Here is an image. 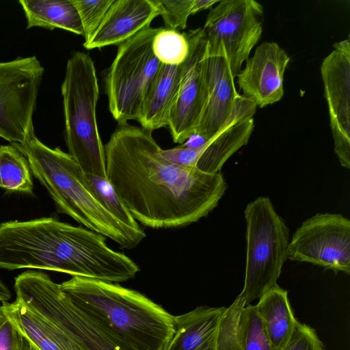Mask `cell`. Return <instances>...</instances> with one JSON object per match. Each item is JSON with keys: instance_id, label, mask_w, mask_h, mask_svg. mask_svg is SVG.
<instances>
[{"instance_id": "484cf974", "label": "cell", "mask_w": 350, "mask_h": 350, "mask_svg": "<svg viewBox=\"0 0 350 350\" xmlns=\"http://www.w3.org/2000/svg\"><path fill=\"white\" fill-rule=\"evenodd\" d=\"M84 180L92 195L115 218L131 228H140L107 178L84 174Z\"/></svg>"}, {"instance_id": "83f0119b", "label": "cell", "mask_w": 350, "mask_h": 350, "mask_svg": "<svg viewBox=\"0 0 350 350\" xmlns=\"http://www.w3.org/2000/svg\"><path fill=\"white\" fill-rule=\"evenodd\" d=\"M165 28L184 29L191 15L193 0H155Z\"/></svg>"}, {"instance_id": "4fadbf2b", "label": "cell", "mask_w": 350, "mask_h": 350, "mask_svg": "<svg viewBox=\"0 0 350 350\" xmlns=\"http://www.w3.org/2000/svg\"><path fill=\"white\" fill-rule=\"evenodd\" d=\"M185 34L189 52L182 64L180 89L167 126L174 142L180 144L195 133L208 96L207 42L204 29L199 27Z\"/></svg>"}, {"instance_id": "1f68e13d", "label": "cell", "mask_w": 350, "mask_h": 350, "mask_svg": "<svg viewBox=\"0 0 350 350\" xmlns=\"http://www.w3.org/2000/svg\"><path fill=\"white\" fill-rule=\"evenodd\" d=\"M11 297V293L8 287L0 280V301H8Z\"/></svg>"}, {"instance_id": "d6a6232c", "label": "cell", "mask_w": 350, "mask_h": 350, "mask_svg": "<svg viewBox=\"0 0 350 350\" xmlns=\"http://www.w3.org/2000/svg\"><path fill=\"white\" fill-rule=\"evenodd\" d=\"M30 341V340H29ZM30 345V350H40L39 348H38L34 344H33L31 342Z\"/></svg>"}, {"instance_id": "3957f363", "label": "cell", "mask_w": 350, "mask_h": 350, "mask_svg": "<svg viewBox=\"0 0 350 350\" xmlns=\"http://www.w3.org/2000/svg\"><path fill=\"white\" fill-rule=\"evenodd\" d=\"M60 286L77 308L126 350H163L175 332L174 316L137 291L80 276Z\"/></svg>"}, {"instance_id": "e0dca14e", "label": "cell", "mask_w": 350, "mask_h": 350, "mask_svg": "<svg viewBox=\"0 0 350 350\" xmlns=\"http://www.w3.org/2000/svg\"><path fill=\"white\" fill-rule=\"evenodd\" d=\"M256 109L254 101L240 95L223 128L208 141L196 168L209 174L220 172L225 162L247 144L254 128L253 116Z\"/></svg>"}, {"instance_id": "7a4b0ae2", "label": "cell", "mask_w": 350, "mask_h": 350, "mask_svg": "<svg viewBox=\"0 0 350 350\" xmlns=\"http://www.w3.org/2000/svg\"><path fill=\"white\" fill-rule=\"evenodd\" d=\"M66 273L118 283L135 277L137 265L106 243V237L53 217L0 224V269Z\"/></svg>"}, {"instance_id": "30bf717a", "label": "cell", "mask_w": 350, "mask_h": 350, "mask_svg": "<svg viewBox=\"0 0 350 350\" xmlns=\"http://www.w3.org/2000/svg\"><path fill=\"white\" fill-rule=\"evenodd\" d=\"M44 72L36 56L0 62V137L11 144L36 135L33 116Z\"/></svg>"}, {"instance_id": "8992f818", "label": "cell", "mask_w": 350, "mask_h": 350, "mask_svg": "<svg viewBox=\"0 0 350 350\" xmlns=\"http://www.w3.org/2000/svg\"><path fill=\"white\" fill-rule=\"evenodd\" d=\"M244 286L239 295L246 305L276 287L287 258L288 229L267 197L247 204Z\"/></svg>"}, {"instance_id": "ffe728a7", "label": "cell", "mask_w": 350, "mask_h": 350, "mask_svg": "<svg viewBox=\"0 0 350 350\" xmlns=\"http://www.w3.org/2000/svg\"><path fill=\"white\" fill-rule=\"evenodd\" d=\"M182 64H161L144 98L137 121L142 127L152 131L167 126L170 115L178 94Z\"/></svg>"}, {"instance_id": "9c48e42d", "label": "cell", "mask_w": 350, "mask_h": 350, "mask_svg": "<svg viewBox=\"0 0 350 350\" xmlns=\"http://www.w3.org/2000/svg\"><path fill=\"white\" fill-rule=\"evenodd\" d=\"M262 5L254 0H222L212 8L202 27L208 56L224 57L235 78L260 39Z\"/></svg>"}, {"instance_id": "4dcf8cb0", "label": "cell", "mask_w": 350, "mask_h": 350, "mask_svg": "<svg viewBox=\"0 0 350 350\" xmlns=\"http://www.w3.org/2000/svg\"><path fill=\"white\" fill-rule=\"evenodd\" d=\"M219 1L218 0H193L191 14L211 8Z\"/></svg>"}, {"instance_id": "f1b7e54d", "label": "cell", "mask_w": 350, "mask_h": 350, "mask_svg": "<svg viewBox=\"0 0 350 350\" xmlns=\"http://www.w3.org/2000/svg\"><path fill=\"white\" fill-rule=\"evenodd\" d=\"M280 350H325V348L312 327L298 322L289 340Z\"/></svg>"}, {"instance_id": "44dd1931", "label": "cell", "mask_w": 350, "mask_h": 350, "mask_svg": "<svg viewBox=\"0 0 350 350\" xmlns=\"http://www.w3.org/2000/svg\"><path fill=\"white\" fill-rule=\"evenodd\" d=\"M256 308L273 350H280L289 340L298 323L291 309L288 292L277 286L260 297Z\"/></svg>"}, {"instance_id": "8fae6325", "label": "cell", "mask_w": 350, "mask_h": 350, "mask_svg": "<svg viewBox=\"0 0 350 350\" xmlns=\"http://www.w3.org/2000/svg\"><path fill=\"white\" fill-rule=\"evenodd\" d=\"M287 258L334 272L350 273V221L338 213H317L304 221L289 241Z\"/></svg>"}, {"instance_id": "d6986e66", "label": "cell", "mask_w": 350, "mask_h": 350, "mask_svg": "<svg viewBox=\"0 0 350 350\" xmlns=\"http://www.w3.org/2000/svg\"><path fill=\"white\" fill-rule=\"evenodd\" d=\"M1 310L40 350H86L36 306L16 299L3 301Z\"/></svg>"}, {"instance_id": "2e32d148", "label": "cell", "mask_w": 350, "mask_h": 350, "mask_svg": "<svg viewBox=\"0 0 350 350\" xmlns=\"http://www.w3.org/2000/svg\"><path fill=\"white\" fill-rule=\"evenodd\" d=\"M155 0H114L99 27L83 43L87 49L120 45L150 27L159 16Z\"/></svg>"}, {"instance_id": "d4e9b609", "label": "cell", "mask_w": 350, "mask_h": 350, "mask_svg": "<svg viewBox=\"0 0 350 350\" xmlns=\"http://www.w3.org/2000/svg\"><path fill=\"white\" fill-rule=\"evenodd\" d=\"M152 51L161 64L180 66L187 59L189 44L185 32L159 28L152 40Z\"/></svg>"}, {"instance_id": "5b68a950", "label": "cell", "mask_w": 350, "mask_h": 350, "mask_svg": "<svg viewBox=\"0 0 350 350\" xmlns=\"http://www.w3.org/2000/svg\"><path fill=\"white\" fill-rule=\"evenodd\" d=\"M98 88L91 57L81 51L73 53L61 88L68 154L83 174L106 179L105 148L96 115Z\"/></svg>"}, {"instance_id": "cb8c5ba5", "label": "cell", "mask_w": 350, "mask_h": 350, "mask_svg": "<svg viewBox=\"0 0 350 350\" xmlns=\"http://www.w3.org/2000/svg\"><path fill=\"white\" fill-rule=\"evenodd\" d=\"M237 350H273L271 343L256 306L247 305L238 320Z\"/></svg>"}, {"instance_id": "f546056e", "label": "cell", "mask_w": 350, "mask_h": 350, "mask_svg": "<svg viewBox=\"0 0 350 350\" xmlns=\"http://www.w3.org/2000/svg\"><path fill=\"white\" fill-rule=\"evenodd\" d=\"M29 340L3 314L0 317V350H30Z\"/></svg>"}, {"instance_id": "5bb4252c", "label": "cell", "mask_w": 350, "mask_h": 350, "mask_svg": "<svg viewBox=\"0 0 350 350\" xmlns=\"http://www.w3.org/2000/svg\"><path fill=\"white\" fill-rule=\"evenodd\" d=\"M321 73L327 103L334 151L341 165L350 168V42L334 43Z\"/></svg>"}, {"instance_id": "ba28073f", "label": "cell", "mask_w": 350, "mask_h": 350, "mask_svg": "<svg viewBox=\"0 0 350 350\" xmlns=\"http://www.w3.org/2000/svg\"><path fill=\"white\" fill-rule=\"evenodd\" d=\"M16 298L46 313L86 350H126L112 336L77 308L60 284L39 271H25L15 278Z\"/></svg>"}, {"instance_id": "277c9868", "label": "cell", "mask_w": 350, "mask_h": 350, "mask_svg": "<svg viewBox=\"0 0 350 350\" xmlns=\"http://www.w3.org/2000/svg\"><path fill=\"white\" fill-rule=\"evenodd\" d=\"M12 146L27 158L30 170L48 191L58 213L68 215L122 248H134L146 237L143 229L123 224L99 203L87 187L80 167L68 153L59 148L48 147L36 135L23 144Z\"/></svg>"}, {"instance_id": "9a60e30c", "label": "cell", "mask_w": 350, "mask_h": 350, "mask_svg": "<svg viewBox=\"0 0 350 350\" xmlns=\"http://www.w3.org/2000/svg\"><path fill=\"white\" fill-rule=\"evenodd\" d=\"M290 59L276 42H264L258 45L237 76L243 95L260 108L280 100L284 94V75Z\"/></svg>"}, {"instance_id": "6da1fadb", "label": "cell", "mask_w": 350, "mask_h": 350, "mask_svg": "<svg viewBox=\"0 0 350 350\" xmlns=\"http://www.w3.org/2000/svg\"><path fill=\"white\" fill-rule=\"evenodd\" d=\"M104 148L107 180L134 219L148 228L196 222L217 206L226 191L221 172L168 161L152 132L142 127L118 124Z\"/></svg>"}, {"instance_id": "4316f807", "label": "cell", "mask_w": 350, "mask_h": 350, "mask_svg": "<svg viewBox=\"0 0 350 350\" xmlns=\"http://www.w3.org/2000/svg\"><path fill=\"white\" fill-rule=\"evenodd\" d=\"M79 14L85 42H88L102 22L114 0H72Z\"/></svg>"}, {"instance_id": "7402d4cb", "label": "cell", "mask_w": 350, "mask_h": 350, "mask_svg": "<svg viewBox=\"0 0 350 350\" xmlns=\"http://www.w3.org/2000/svg\"><path fill=\"white\" fill-rule=\"evenodd\" d=\"M18 3L27 19V29H62L83 36L81 21L72 0H20Z\"/></svg>"}, {"instance_id": "ac0fdd59", "label": "cell", "mask_w": 350, "mask_h": 350, "mask_svg": "<svg viewBox=\"0 0 350 350\" xmlns=\"http://www.w3.org/2000/svg\"><path fill=\"white\" fill-rule=\"evenodd\" d=\"M206 79L207 100L194 134L208 141L223 128L240 94L224 57L207 54Z\"/></svg>"}, {"instance_id": "52a82bcc", "label": "cell", "mask_w": 350, "mask_h": 350, "mask_svg": "<svg viewBox=\"0 0 350 350\" xmlns=\"http://www.w3.org/2000/svg\"><path fill=\"white\" fill-rule=\"evenodd\" d=\"M159 29L150 27L120 44L108 70L109 109L118 124L137 120L144 98L162 64L152 47Z\"/></svg>"}, {"instance_id": "7c38bea8", "label": "cell", "mask_w": 350, "mask_h": 350, "mask_svg": "<svg viewBox=\"0 0 350 350\" xmlns=\"http://www.w3.org/2000/svg\"><path fill=\"white\" fill-rule=\"evenodd\" d=\"M245 306L237 296L228 308L202 306L174 316L175 332L163 350H237V323Z\"/></svg>"}, {"instance_id": "603a6c76", "label": "cell", "mask_w": 350, "mask_h": 350, "mask_svg": "<svg viewBox=\"0 0 350 350\" xmlns=\"http://www.w3.org/2000/svg\"><path fill=\"white\" fill-rule=\"evenodd\" d=\"M27 158L12 145H0V187L31 194L33 185Z\"/></svg>"}, {"instance_id": "836d02e7", "label": "cell", "mask_w": 350, "mask_h": 350, "mask_svg": "<svg viewBox=\"0 0 350 350\" xmlns=\"http://www.w3.org/2000/svg\"><path fill=\"white\" fill-rule=\"evenodd\" d=\"M3 314L1 310V308H0V317Z\"/></svg>"}]
</instances>
